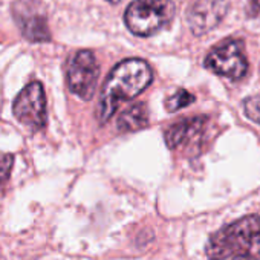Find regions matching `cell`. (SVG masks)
Listing matches in <instances>:
<instances>
[{"label": "cell", "instance_id": "9c48e42d", "mask_svg": "<svg viewBox=\"0 0 260 260\" xmlns=\"http://www.w3.org/2000/svg\"><path fill=\"white\" fill-rule=\"evenodd\" d=\"M207 116H194L182 119L166 130V143L170 149H179L196 141L204 134Z\"/></svg>", "mask_w": 260, "mask_h": 260}, {"label": "cell", "instance_id": "7c38bea8", "mask_svg": "<svg viewBox=\"0 0 260 260\" xmlns=\"http://www.w3.org/2000/svg\"><path fill=\"white\" fill-rule=\"evenodd\" d=\"M243 112H245V115L251 121L260 124V95L245 98V101H243Z\"/></svg>", "mask_w": 260, "mask_h": 260}, {"label": "cell", "instance_id": "52a82bcc", "mask_svg": "<svg viewBox=\"0 0 260 260\" xmlns=\"http://www.w3.org/2000/svg\"><path fill=\"white\" fill-rule=\"evenodd\" d=\"M13 13L26 40L34 43L51 40L48 22L39 0H16Z\"/></svg>", "mask_w": 260, "mask_h": 260}, {"label": "cell", "instance_id": "5bb4252c", "mask_svg": "<svg viewBox=\"0 0 260 260\" xmlns=\"http://www.w3.org/2000/svg\"><path fill=\"white\" fill-rule=\"evenodd\" d=\"M248 14L251 17H260V0H249Z\"/></svg>", "mask_w": 260, "mask_h": 260}, {"label": "cell", "instance_id": "7a4b0ae2", "mask_svg": "<svg viewBox=\"0 0 260 260\" xmlns=\"http://www.w3.org/2000/svg\"><path fill=\"white\" fill-rule=\"evenodd\" d=\"M210 260H260V216H245L219 231L207 242Z\"/></svg>", "mask_w": 260, "mask_h": 260}, {"label": "cell", "instance_id": "5b68a950", "mask_svg": "<svg viewBox=\"0 0 260 260\" xmlns=\"http://www.w3.org/2000/svg\"><path fill=\"white\" fill-rule=\"evenodd\" d=\"M100 68L90 51H78L68 61L66 81L69 90L81 100H90L98 83Z\"/></svg>", "mask_w": 260, "mask_h": 260}, {"label": "cell", "instance_id": "6da1fadb", "mask_svg": "<svg viewBox=\"0 0 260 260\" xmlns=\"http://www.w3.org/2000/svg\"><path fill=\"white\" fill-rule=\"evenodd\" d=\"M153 81V72L150 64L143 58H127L118 63L107 75L98 107L96 116L101 124L109 121L116 109L143 93Z\"/></svg>", "mask_w": 260, "mask_h": 260}, {"label": "cell", "instance_id": "277c9868", "mask_svg": "<svg viewBox=\"0 0 260 260\" xmlns=\"http://www.w3.org/2000/svg\"><path fill=\"white\" fill-rule=\"evenodd\" d=\"M205 68L230 80L243 78L248 72L243 40L231 37L217 43L205 57Z\"/></svg>", "mask_w": 260, "mask_h": 260}, {"label": "cell", "instance_id": "ba28073f", "mask_svg": "<svg viewBox=\"0 0 260 260\" xmlns=\"http://www.w3.org/2000/svg\"><path fill=\"white\" fill-rule=\"evenodd\" d=\"M228 11V0H194L187 11V23L194 36L214 29Z\"/></svg>", "mask_w": 260, "mask_h": 260}, {"label": "cell", "instance_id": "30bf717a", "mask_svg": "<svg viewBox=\"0 0 260 260\" xmlns=\"http://www.w3.org/2000/svg\"><path fill=\"white\" fill-rule=\"evenodd\" d=\"M118 130L119 132H135L144 128L149 124V110L144 103H135L128 106L118 116Z\"/></svg>", "mask_w": 260, "mask_h": 260}, {"label": "cell", "instance_id": "8992f818", "mask_svg": "<svg viewBox=\"0 0 260 260\" xmlns=\"http://www.w3.org/2000/svg\"><path fill=\"white\" fill-rule=\"evenodd\" d=\"M13 112L16 118L32 132H39L46 125V96L40 81L29 83L17 95Z\"/></svg>", "mask_w": 260, "mask_h": 260}, {"label": "cell", "instance_id": "4fadbf2b", "mask_svg": "<svg viewBox=\"0 0 260 260\" xmlns=\"http://www.w3.org/2000/svg\"><path fill=\"white\" fill-rule=\"evenodd\" d=\"M13 164H14L13 155L0 152V187L8 181L11 170H13Z\"/></svg>", "mask_w": 260, "mask_h": 260}, {"label": "cell", "instance_id": "3957f363", "mask_svg": "<svg viewBox=\"0 0 260 260\" xmlns=\"http://www.w3.org/2000/svg\"><path fill=\"white\" fill-rule=\"evenodd\" d=\"M175 17L172 0H134L125 10L124 22L138 37H150L166 28Z\"/></svg>", "mask_w": 260, "mask_h": 260}, {"label": "cell", "instance_id": "8fae6325", "mask_svg": "<svg viewBox=\"0 0 260 260\" xmlns=\"http://www.w3.org/2000/svg\"><path fill=\"white\" fill-rule=\"evenodd\" d=\"M193 103H194V96H193L188 90H185V89H178L172 96L167 98L166 107H167L170 112H176V110L184 109V107H187V106H190V104H193Z\"/></svg>", "mask_w": 260, "mask_h": 260}, {"label": "cell", "instance_id": "9a60e30c", "mask_svg": "<svg viewBox=\"0 0 260 260\" xmlns=\"http://www.w3.org/2000/svg\"><path fill=\"white\" fill-rule=\"evenodd\" d=\"M106 2H109V4H112V5H118L121 0H106Z\"/></svg>", "mask_w": 260, "mask_h": 260}]
</instances>
